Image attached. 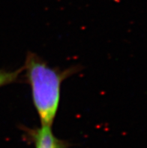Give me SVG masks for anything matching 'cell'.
Wrapping results in <instances>:
<instances>
[{
	"label": "cell",
	"mask_w": 147,
	"mask_h": 148,
	"mask_svg": "<svg viewBox=\"0 0 147 148\" xmlns=\"http://www.w3.org/2000/svg\"><path fill=\"white\" fill-rule=\"evenodd\" d=\"M23 69L41 126H52L59 106L62 84L78 69L75 66L64 70L50 67L32 52L26 55Z\"/></svg>",
	"instance_id": "1"
},
{
	"label": "cell",
	"mask_w": 147,
	"mask_h": 148,
	"mask_svg": "<svg viewBox=\"0 0 147 148\" xmlns=\"http://www.w3.org/2000/svg\"><path fill=\"white\" fill-rule=\"evenodd\" d=\"M36 148H67L68 144L54 135L51 126H41L40 128L28 130Z\"/></svg>",
	"instance_id": "2"
},
{
	"label": "cell",
	"mask_w": 147,
	"mask_h": 148,
	"mask_svg": "<svg viewBox=\"0 0 147 148\" xmlns=\"http://www.w3.org/2000/svg\"><path fill=\"white\" fill-rule=\"evenodd\" d=\"M23 71V67L14 71L0 69V88L18 81L22 75Z\"/></svg>",
	"instance_id": "3"
}]
</instances>
